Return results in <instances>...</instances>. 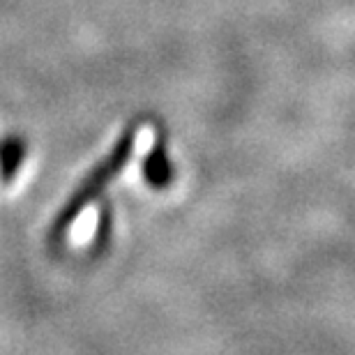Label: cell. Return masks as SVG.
<instances>
[{"mask_svg": "<svg viewBox=\"0 0 355 355\" xmlns=\"http://www.w3.org/2000/svg\"><path fill=\"white\" fill-rule=\"evenodd\" d=\"M134 141H137V125H130L123 134H120V139L116 144H113L111 153L92 168V171L86 175V180L76 187L74 194L67 198L65 205H62V210L58 212V217H55V222L51 226V236H49L51 243H58V240L67 233L69 226L74 224V219L83 212V208L102 194L104 187L113 180V178L120 175V171L125 168L127 159H130V155L134 150Z\"/></svg>", "mask_w": 355, "mask_h": 355, "instance_id": "cell-1", "label": "cell"}, {"mask_svg": "<svg viewBox=\"0 0 355 355\" xmlns=\"http://www.w3.org/2000/svg\"><path fill=\"white\" fill-rule=\"evenodd\" d=\"M144 180L150 184L153 189L164 191L171 187V182L175 180V164L171 162L166 153L164 137H157V141L153 144L150 153L144 159Z\"/></svg>", "mask_w": 355, "mask_h": 355, "instance_id": "cell-2", "label": "cell"}, {"mask_svg": "<svg viewBox=\"0 0 355 355\" xmlns=\"http://www.w3.org/2000/svg\"><path fill=\"white\" fill-rule=\"evenodd\" d=\"M26 141L17 137V134H10L7 139L0 141V182H12L14 175L19 173L21 164L26 159Z\"/></svg>", "mask_w": 355, "mask_h": 355, "instance_id": "cell-3", "label": "cell"}, {"mask_svg": "<svg viewBox=\"0 0 355 355\" xmlns=\"http://www.w3.org/2000/svg\"><path fill=\"white\" fill-rule=\"evenodd\" d=\"M109 231H111V212H109V208H104L102 210V219H99V226H97V233H95V247H99V243H106L109 240Z\"/></svg>", "mask_w": 355, "mask_h": 355, "instance_id": "cell-4", "label": "cell"}]
</instances>
